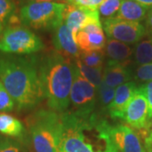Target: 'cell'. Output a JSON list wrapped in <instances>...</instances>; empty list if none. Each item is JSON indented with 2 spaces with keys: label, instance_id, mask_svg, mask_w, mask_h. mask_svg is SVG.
<instances>
[{
  "label": "cell",
  "instance_id": "obj_20",
  "mask_svg": "<svg viewBox=\"0 0 152 152\" xmlns=\"http://www.w3.org/2000/svg\"><path fill=\"white\" fill-rule=\"evenodd\" d=\"M75 64L80 74L94 86L97 88L103 80V69H94L85 65L79 59L75 60Z\"/></svg>",
  "mask_w": 152,
  "mask_h": 152
},
{
  "label": "cell",
  "instance_id": "obj_6",
  "mask_svg": "<svg viewBox=\"0 0 152 152\" xmlns=\"http://www.w3.org/2000/svg\"><path fill=\"white\" fill-rule=\"evenodd\" d=\"M44 48L41 38L24 26L6 29L0 37V52L11 54H31Z\"/></svg>",
  "mask_w": 152,
  "mask_h": 152
},
{
  "label": "cell",
  "instance_id": "obj_18",
  "mask_svg": "<svg viewBox=\"0 0 152 152\" xmlns=\"http://www.w3.org/2000/svg\"><path fill=\"white\" fill-rule=\"evenodd\" d=\"M0 133L11 137H21L25 127L21 122L10 114L0 113Z\"/></svg>",
  "mask_w": 152,
  "mask_h": 152
},
{
  "label": "cell",
  "instance_id": "obj_11",
  "mask_svg": "<svg viewBox=\"0 0 152 152\" xmlns=\"http://www.w3.org/2000/svg\"><path fill=\"white\" fill-rule=\"evenodd\" d=\"M110 135L118 152H145L139 135L127 125H111Z\"/></svg>",
  "mask_w": 152,
  "mask_h": 152
},
{
  "label": "cell",
  "instance_id": "obj_36",
  "mask_svg": "<svg viewBox=\"0 0 152 152\" xmlns=\"http://www.w3.org/2000/svg\"><path fill=\"white\" fill-rule=\"evenodd\" d=\"M2 30H3V24L0 23V32L2 31Z\"/></svg>",
  "mask_w": 152,
  "mask_h": 152
},
{
  "label": "cell",
  "instance_id": "obj_31",
  "mask_svg": "<svg viewBox=\"0 0 152 152\" xmlns=\"http://www.w3.org/2000/svg\"><path fill=\"white\" fill-rule=\"evenodd\" d=\"M145 26L146 31L152 35V8L148 11L146 18H145Z\"/></svg>",
  "mask_w": 152,
  "mask_h": 152
},
{
  "label": "cell",
  "instance_id": "obj_12",
  "mask_svg": "<svg viewBox=\"0 0 152 152\" xmlns=\"http://www.w3.org/2000/svg\"><path fill=\"white\" fill-rule=\"evenodd\" d=\"M93 20H101L98 10H91L76 4H66L64 22L74 35Z\"/></svg>",
  "mask_w": 152,
  "mask_h": 152
},
{
  "label": "cell",
  "instance_id": "obj_19",
  "mask_svg": "<svg viewBox=\"0 0 152 152\" xmlns=\"http://www.w3.org/2000/svg\"><path fill=\"white\" fill-rule=\"evenodd\" d=\"M134 54L139 66L152 63V35L145 36L136 43Z\"/></svg>",
  "mask_w": 152,
  "mask_h": 152
},
{
  "label": "cell",
  "instance_id": "obj_9",
  "mask_svg": "<svg viewBox=\"0 0 152 152\" xmlns=\"http://www.w3.org/2000/svg\"><path fill=\"white\" fill-rule=\"evenodd\" d=\"M76 44L80 52L104 51L107 43L101 20H93L75 35Z\"/></svg>",
  "mask_w": 152,
  "mask_h": 152
},
{
  "label": "cell",
  "instance_id": "obj_15",
  "mask_svg": "<svg viewBox=\"0 0 152 152\" xmlns=\"http://www.w3.org/2000/svg\"><path fill=\"white\" fill-rule=\"evenodd\" d=\"M132 72L129 65L113 61H107L103 69V81L116 89L121 85L129 82L132 80Z\"/></svg>",
  "mask_w": 152,
  "mask_h": 152
},
{
  "label": "cell",
  "instance_id": "obj_29",
  "mask_svg": "<svg viewBox=\"0 0 152 152\" xmlns=\"http://www.w3.org/2000/svg\"><path fill=\"white\" fill-rule=\"evenodd\" d=\"M104 0H75V4L91 10H98Z\"/></svg>",
  "mask_w": 152,
  "mask_h": 152
},
{
  "label": "cell",
  "instance_id": "obj_3",
  "mask_svg": "<svg viewBox=\"0 0 152 152\" xmlns=\"http://www.w3.org/2000/svg\"><path fill=\"white\" fill-rule=\"evenodd\" d=\"M75 69V63L57 51L45 54L38 62L44 98L51 110L64 113L69 109Z\"/></svg>",
  "mask_w": 152,
  "mask_h": 152
},
{
  "label": "cell",
  "instance_id": "obj_22",
  "mask_svg": "<svg viewBox=\"0 0 152 152\" xmlns=\"http://www.w3.org/2000/svg\"><path fill=\"white\" fill-rule=\"evenodd\" d=\"M115 94V89L107 86L102 80L100 86L97 88V99L100 103V107L102 110H108Z\"/></svg>",
  "mask_w": 152,
  "mask_h": 152
},
{
  "label": "cell",
  "instance_id": "obj_21",
  "mask_svg": "<svg viewBox=\"0 0 152 152\" xmlns=\"http://www.w3.org/2000/svg\"><path fill=\"white\" fill-rule=\"evenodd\" d=\"M104 57V51L80 52L79 60L88 67L94 69H103Z\"/></svg>",
  "mask_w": 152,
  "mask_h": 152
},
{
  "label": "cell",
  "instance_id": "obj_33",
  "mask_svg": "<svg viewBox=\"0 0 152 152\" xmlns=\"http://www.w3.org/2000/svg\"><path fill=\"white\" fill-rule=\"evenodd\" d=\"M29 2H54V3H64V0H29Z\"/></svg>",
  "mask_w": 152,
  "mask_h": 152
},
{
  "label": "cell",
  "instance_id": "obj_7",
  "mask_svg": "<svg viewBox=\"0 0 152 152\" xmlns=\"http://www.w3.org/2000/svg\"><path fill=\"white\" fill-rule=\"evenodd\" d=\"M97 103V90L91 83L84 78L75 64V78L70 92L71 112L80 115L92 114Z\"/></svg>",
  "mask_w": 152,
  "mask_h": 152
},
{
  "label": "cell",
  "instance_id": "obj_5",
  "mask_svg": "<svg viewBox=\"0 0 152 152\" xmlns=\"http://www.w3.org/2000/svg\"><path fill=\"white\" fill-rule=\"evenodd\" d=\"M66 4L28 2L20 9L21 22L36 30L54 31L64 22Z\"/></svg>",
  "mask_w": 152,
  "mask_h": 152
},
{
  "label": "cell",
  "instance_id": "obj_26",
  "mask_svg": "<svg viewBox=\"0 0 152 152\" xmlns=\"http://www.w3.org/2000/svg\"><path fill=\"white\" fill-rule=\"evenodd\" d=\"M135 79L139 81H152V63L143 64L137 68L135 72Z\"/></svg>",
  "mask_w": 152,
  "mask_h": 152
},
{
  "label": "cell",
  "instance_id": "obj_8",
  "mask_svg": "<svg viewBox=\"0 0 152 152\" xmlns=\"http://www.w3.org/2000/svg\"><path fill=\"white\" fill-rule=\"evenodd\" d=\"M102 28L109 39L126 44L139 42L146 36V28L140 22L123 20L115 17L104 20Z\"/></svg>",
  "mask_w": 152,
  "mask_h": 152
},
{
  "label": "cell",
  "instance_id": "obj_24",
  "mask_svg": "<svg viewBox=\"0 0 152 152\" xmlns=\"http://www.w3.org/2000/svg\"><path fill=\"white\" fill-rule=\"evenodd\" d=\"M15 102L0 80V112H10L15 107Z\"/></svg>",
  "mask_w": 152,
  "mask_h": 152
},
{
  "label": "cell",
  "instance_id": "obj_17",
  "mask_svg": "<svg viewBox=\"0 0 152 152\" xmlns=\"http://www.w3.org/2000/svg\"><path fill=\"white\" fill-rule=\"evenodd\" d=\"M148 9L134 0H123L115 18L123 20L140 22L146 18Z\"/></svg>",
  "mask_w": 152,
  "mask_h": 152
},
{
  "label": "cell",
  "instance_id": "obj_10",
  "mask_svg": "<svg viewBox=\"0 0 152 152\" xmlns=\"http://www.w3.org/2000/svg\"><path fill=\"white\" fill-rule=\"evenodd\" d=\"M121 118L124 120L130 128L137 130L140 131L147 127L149 123L148 103L146 98L139 89H137Z\"/></svg>",
  "mask_w": 152,
  "mask_h": 152
},
{
  "label": "cell",
  "instance_id": "obj_4",
  "mask_svg": "<svg viewBox=\"0 0 152 152\" xmlns=\"http://www.w3.org/2000/svg\"><path fill=\"white\" fill-rule=\"evenodd\" d=\"M27 125L34 152H58L63 130L61 114L41 109L29 117Z\"/></svg>",
  "mask_w": 152,
  "mask_h": 152
},
{
  "label": "cell",
  "instance_id": "obj_34",
  "mask_svg": "<svg viewBox=\"0 0 152 152\" xmlns=\"http://www.w3.org/2000/svg\"><path fill=\"white\" fill-rule=\"evenodd\" d=\"M145 149H146L147 152H152V143L147 145H145Z\"/></svg>",
  "mask_w": 152,
  "mask_h": 152
},
{
  "label": "cell",
  "instance_id": "obj_25",
  "mask_svg": "<svg viewBox=\"0 0 152 152\" xmlns=\"http://www.w3.org/2000/svg\"><path fill=\"white\" fill-rule=\"evenodd\" d=\"M15 9V4L11 0H0V23H5L12 16Z\"/></svg>",
  "mask_w": 152,
  "mask_h": 152
},
{
  "label": "cell",
  "instance_id": "obj_28",
  "mask_svg": "<svg viewBox=\"0 0 152 152\" xmlns=\"http://www.w3.org/2000/svg\"><path fill=\"white\" fill-rule=\"evenodd\" d=\"M0 152H24L17 143L9 139L0 140Z\"/></svg>",
  "mask_w": 152,
  "mask_h": 152
},
{
  "label": "cell",
  "instance_id": "obj_35",
  "mask_svg": "<svg viewBox=\"0 0 152 152\" xmlns=\"http://www.w3.org/2000/svg\"><path fill=\"white\" fill-rule=\"evenodd\" d=\"M64 4H75V0H64Z\"/></svg>",
  "mask_w": 152,
  "mask_h": 152
},
{
  "label": "cell",
  "instance_id": "obj_16",
  "mask_svg": "<svg viewBox=\"0 0 152 152\" xmlns=\"http://www.w3.org/2000/svg\"><path fill=\"white\" fill-rule=\"evenodd\" d=\"M104 53L109 61L129 65L133 50L128 44L113 39H108L104 48Z\"/></svg>",
  "mask_w": 152,
  "mask_h": 152
},
{
  "label": "cell",
  "instance_id": "obj_32",
  "mask_svg": "<svg viewBox=\"0 0 152 152\" xmlns=\"http://www.w3.org/2000/svg\"><path fill=\"white\" fill-rule=\"evenodd\" d=\"M134 1H135L138 4L145 7L148 10L152 8V0H134Z\"/></svg>",
  "mask_w": 152,
  "mask_h": 152
},
{
  "label": "cell",
  "instance_id": "obj_30",
  "mask_svg": "<svg viewBox=\"0 0 152 152\" xmlns=\"http://www.w3.org/2000/svg\"><path fill=\"white\" fill-rule=\"evenodd\" d=\"M140 134L145 141V146L152 143V119L149 120L147 127L140 130Z\"/></svg>",
  "mask_w": 152,
  "mask_h": 152
},
{
  "label": "cell",
  "instance_id": "obj_2",
  "mask_svg": "<svg viewBox=\"0 0 152 152\" xmlns=\"http://www.w3.org/2000/svg\"><path fill=\"white\" fill-rule=\"evenodd\" d=\"M0 80L19 110L33 108L44 99L36 56L0 57Z\"/></svg>",
  "mask_w": 152,
  "mask_h": 152
},
{
  "label": "cell",
  "instance_id": "obj_14",
  "mask_svg": "<svg viewBox=\"0 0 152 152\" xmlns=\"http://www.w3.org/2000/svg\"><path fill=\"white\" fill-rule=\"evenodd\" d=\"M138 87L133 81L127 82L115 89L114 97L107 112L113 118H121L124 110L137 91Z\"/></svg>",
  "mask_w": 152,
  "mask_h": 152
},
{
  "label": "cell",
  "instance_id": "obj_1",
  "mask_svg": "<svg viewBox=\"0 0 152 152\" xmlns=\"http://www.w3.org/2000/svg\"><path fill=\"white\" fill-rule=\"evenodd\" d=\"M63 130L58 152H118L110 135L108 123L96 113H61Z\"/></svg>",
  "mask_w": 152,
  "mask_h": 152
},
{
  "label": "cell",
  "instance_id": "obj_27",
  "mask_svg": "<svg viewBox=\"0 0 152 152\" xmlns=\"http://www.w3.org/2000/svg\"><path fill=\"white\" fill-rule=\"evenodd\" d=\"M141 91L145 97L146 98L148 107H149V120L152 119V81L148 82L141 86L138 87Z\"/></svg>",
  "mask_w": 152,
  "mask_h": 152
},
{
  "label": "cell",
  "instance_id": "obj_13",
  "mask_svg": "<svg viewBox=\"0 0 152 152\" xmlns=\"http://www.w3.org/2000/svg\"><path fill=\"white\" fill-rule=\"evenodd\" d=\"M53 31V43L56 51L71 60L79 59L80 50L76 44L74 33L64 22H63Z\"/></svg>",
  "mask_w": 152,
  "mask_h": 152
},
{
  "label": "cell",
  "instance_id": "obj_23",
  "mask_svg": "<svg viewBox=\"0 0 152 152\" xmlns=\"http://www.w3.org/2000/svg\"><path fill=\"white\" fill-rule=\"evenodd\" d=\"M123 0H104L103 3L98 8L100 17L102 16L104 20H107L115 16Z\"/></svg>",
  "mask_w": 152,
  "mask_h": 152
}]
</instances>
